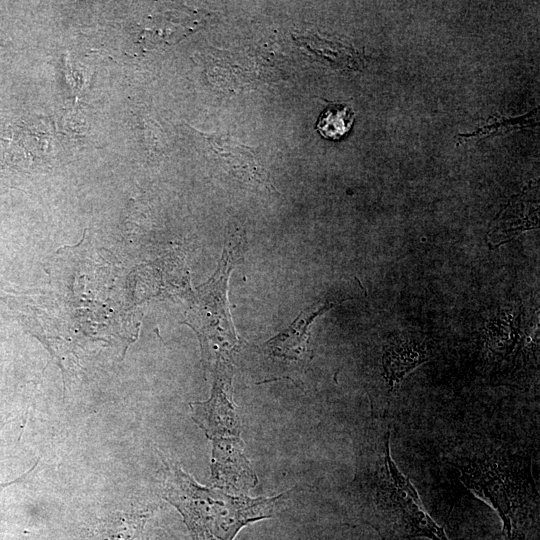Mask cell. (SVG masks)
Here are the masks:
<instances>
[{"mask_svg":"<svg viewBox=\"0 0 540 540\" xmlns=\"http://www.w3.org/2000/svg\"><path fill=\"white\" fill-rule=\"evenodd\" d=\"M383 419L373 417L355 439V473L347 495L352 512L382 540H449L395 464Z\"/></svg>","mask_w":540,"mask_h":540,"instance_id":"1","label":"cell"},{"mask_svg":"<svg viewBox=\"0 0 540 540\" xmlns=\"http://www.w3.org/2000/svg\"><path fill=\"white\" fill-rule=\"evenodd\" d=\"M232 379L230 360H217L211 396L190 404L191 417L212 442L211 482L226 492L244 494L256 485L257 477L244 454Z\"/></svg>","mask_w":540,"mask_h":540,"instance_id":"4","label":"cell"},{"mask_svg":"<svg viewBox=\"0 0 540 540\" xmlns=\"http://www.w3.org/2000/svg\"><path fill=\"white\" fill-rule=\"evenodd\" d=\"M333 306L334 304L329 301L317 302L301 311L289 327L263 344V352L272 358L289 362H303L309 359L311 323Z\"/></svg>","mask_w":540,"mask_h":540,"instance_id":"6","label":"cell"},{"mask_svg":"<svg viewBox=\"0 0 540 540\" xmlns=\"http://www.w3.org/2000/svg\"><path fill=\"white\" fill-rule=\"evenodd\" d=\"M428 358L425 347L415 341H398L385 346L382 367L388 393L394 390L406 374Z\"/></svg>","mask_w":540,"mask_h":540,"instance_id":"8","label":"cell"},{"mask_svg":"<svg viewBox=\"0 0 540 540\" xmlns=\"http://www.w3.org/2000/svg\"><path fill=\"white\" fill-rule=\"evenodd\" d=\"M210 152L237 177L269 187L266 172L253 149L225 134L201 133Z\"/></svg>","mask_w":540,"mask_h":540,"instance_id":"7","label":"cell"},{"mask_svg":"<svg viewBox=\"0 0 540 540\" xmlns=\"http://www.w3.org/2000/svg\"><path fill=\"white\" fill-rule=\"evenodd\" d=\"M238 238H227L218 268L213 276L198 288L195 330L199 334L206 359L229 360L238 346L227 303V283L232 268L241 258Z\"/></svg>","mask_w":540,"mask_h":540,"instance_id":"5","label":"cell"},{"mask_svg":"<svg viewBox=\"0 0 540 540\" xmlns=\"http://www.w3.org/2000/svg\"><path fill=\"white\" fill-rule=\"evenodd\" d=\"M285 494L250 498L197 483L181 467L169 464L164 498L182 515L193 540H234L246 525L274 516Z\"/></svg>","mask_w":540,"mask_h":540,"instance_id":"2","label":"cell"},{"mask_svg":"<svg viewBox=\"0 0 540 540\" xmlns=\"http://www.w3.org/2000/svg\"><path fill=\"white\" fill-rule=\"evenodd\" d=\"M460 480L499 515L504 540H524L538 509V492L527 457L502 451L458 458Z\"/></svg>","mask_w":540,"mask_h":540,"instance_id":"3","label":"cell"},{"mask_svg":"<svg viewBox=\"0 0 540 540\" xmlns=\"http://www.w3.org/2000/svg\"><path fill=\"white\" fill-rule=\"evenodd\" d=\"M355 120L353 109L340 103H331L320 114L316 129L319 134L329 140L338 141L351 130Z\"/></svg>","mask_w":540,"mask_h":540,"instance_id":"9","label":"cell"},{"mask_svg":"<svg viewBox=\"0 0 540 540\" xmlns=\"http://www.w3.org/2000/svg\"><path fill=\"white\" fill-rule=\"evenodd\" d=\"M539 118V109L536 108L531 112L516 117L513 119H502L495 120L492 123H489L476 131L468 134H461L458 136V140L467 141L475 138H486L497 135H504L512 131L519 129L529 128L531 126L537 125Z\"/></svg>","mask_w":540,"mask_h":540,"instance_id":"10","label":"cell"}]
</instances>
